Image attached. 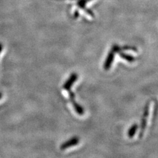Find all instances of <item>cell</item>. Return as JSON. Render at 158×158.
Segmentation results:
<instances>
[{
	"mask_svg": "<svg viewBox=\"0 0 158 158\" xmlns=\"http://www.w3.org/2000/svg\"><path fill=\"white\" fill-rule=\"evenodd\" d=\"M118 54H119V56L121 57V58H123V59H125V60H127L128 62H133L135 61V58L132 56L128 55V54H125L121 52H118Z\"/></svg>",
	"mask_w": 158,
	"mask_h": 158,
	"instance_id": "obj_6",
	"label": "cell"
},
{
	"mask_svg": "<svg viewBox=\"0 0 158 158\" xmlns=\"http://www.w3.org/2000/svg\"><path fill=\"white\" fill-rule=\"evenodd\" d=\"M79 140H80V139H79L78 137H76V136L73 137L71 138V139H70L69 140H67L65 143H63V144H61V146L60 147V149L61 150H64L71 146H76L77 144H78Z\"/></svg>",
	"mask_w": 158,
	"mask_h": 158,
	"instance_id": "obj_3",
	"label": "cell"
},
{
	"mask_svg": "<svg viewBox=\"0 0 158 158\" xmlns=\"http://www.w3.org/2000/svg\"><path fill=\"white\" fill-rule=\"evenodd\" d=\"M138 128V125L137 124H134L131 128L130 129L128 130V136L130 138H132L134 135H135L136 131H137V129Z\"/></svg>",
	"mask_w": 158,
	"mask_h": 158,
	"instance_id": "obj_5",
	"label": "cell"
},
{
	"mask_svg": "<svg viewBox=\"0 0 158 158\" xmlns=\"http://www.w3.org/2000/svg\"><path fill=\"white\" fill-rule=\"evenodd\" d=\"M2 92H0V99H2Z\"/></svg>",
	"mask_w": 158,
	"mask_h": 158,
	"instance_id": "obj_11",
	"label": "cell"
},
{
	"mask_svg": "<svg viewBox=\"0 0 158 158\" xmlns=\"http://www.w3.org/2000/svg\"><path fill=\"white\" fill-rule=\"evenodd\" d=\"M149 108H150V103H147L145 107H144V113H143V117L142 118V121H141L140 132L139 134L140 138H142V136H143L144 130L146 127L147 117H148V115H149Z\"/></svg>",
	"mask_w": 158,
	"mask_h": 158,
	"instance_id": "obj_1",
	"label": "cell"
},
{
	"mask_svg": "<svg viewBox=\"0 0 158 158\" xmlns=\"http://www.w3.org/2000/svg\"><path fill=\"white\" fill-rule=\"evenodd\" d=\"M111 51L114 52L115 53H118V52H120L121 51V48L119 46H118L117 44H115V45H113L112 46Z\"/></svg>",
	"mask_w": 158,
	"mask_h": 158,
	"instance_id": "obj_8",
	"label": "cell"
},
{
	"mask_svg": "<svg viewBox=\"0 0 158 158\" xmlns=\"http://www.w3.org/2000/svg\"><path fill=\"white\" fill-rule=\"evenodd\" d=\"M77 78H78L77 74L75 73H72L71 77H69V78L65 82V83L63 85V89H65V90H66L67 91L69 90H71V88L73 86V83L77 81Z\"/></svg>",
	"mask_w": 158,
	"mask_h": 158,
	"instance_id": "obj_2",
	"label": "cell"
},
{
	"mask_svg": "<svg viewBox=\"0 0 158 158\" xmlns=\"http://www.w3.org/2000/svg\"><path fill=\"white\" fill-rule=\"evenodd\" d=\"M114 56H115V53L111 50L108 54L104 65H103V69H104L106 71H108L111 67L113 61L114 60Z\"/></svg>",
	"mask_w": 158,
	"mask_h": 158,
	"instance_id": "obj_4",
	"label": "cell"
},
{
	"mask_svg": "<svg viewBox=\"0 0 158 158\" xmlns=\"http://www.w3.org/2000/svg\"><path fill=\"white\" fill-rule=\"evenodd\" d=\"M68 92H69V96H70V100L72 103V104H75V103H76L75 102V93L71 91V90H68Z\"/></svg>",
	"mask_w": 158,
	"mask_h": 158,
	"instance_id": "obj_7",
	"label": "cell"
},
{
	"mask_svg": "<svg viewBox=\"0 0 158 158\" xmlns=\"http://www.w3.org/2000/svg\"><path fill=\"white\" fill-rule=\"evenodd\" d=\"M75 18H77V17L79 16V13L77 11V12L75 13Z\"/></svg>",
	"mask_w": 158,
	"mask_h": 158,
	"instance_id": "obj_10",
	"label": "cell"
},
{
	"mask_svg": "<svg viewBox=\"0 0 158 158\" xmlns=\"http://www.w3.org/2000/svg\"><path fill=\"white\" fill-rule=\"evenodd\" d=\"M2 49H3V46L2 44H0V53H1L2 51Z\"/></svg>",
	"mask_w": 158,
	"mask_h": 158,
	"instance_id": "obj_9",
	"label": "cell"
}]
</instances>
